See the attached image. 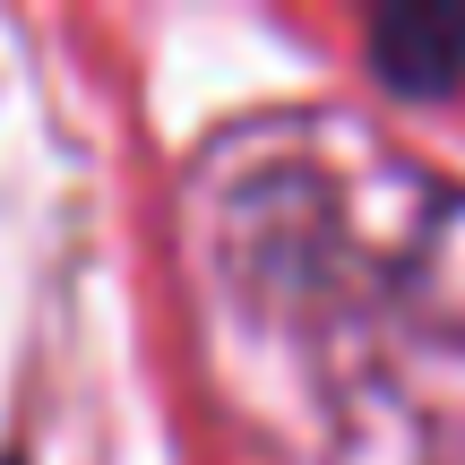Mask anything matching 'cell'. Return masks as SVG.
Segmentation results:
<instances>
[{
  "instance_id": "obj_1",
  "label": "cell",
  "mask_w": 465,
  "mask_h": 465,
  "mask_svg": "<svg viewBox=\"0 0 465 465\" xmlns=\"http://www.w3.org/2000/svg\"><path fill=\"white\" fill-rule=\"evenodd\" d=\"M362 69L371 86L405 104H440L465 86V0H388L362 26Z\"/></svg>"
},
{
  "instance_id": "obj_2",
  "label": "cell",
  "mask_w": 465,
  "mask_h": 465,
  "mask_svg": "<svg viewBox=\"0 0 465 465\" xmlns=\"http://www.w3.org/2000/svg\"><path fill=\"white\" fill-rule=\"evenodd\" d=\"M0 465H26V457H17V449H9V457H0Z\"/></svg>"
}]
</instances>
